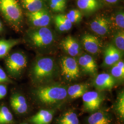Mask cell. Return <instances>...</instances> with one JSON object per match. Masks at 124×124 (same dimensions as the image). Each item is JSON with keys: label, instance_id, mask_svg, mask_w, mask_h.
<instances>
[{"label": "cell", "instance_id": "cell-26", "mask_svg": "<svg viewBox=\"0 0 124 124\" xmlns=\"http://www.w3.org/2000/svg\"><path fill=\"white\" fill-rule=\"evenodd\" d=\"M76 4L79 8L85 13H93L100 7L93 4L87 0H76Z\"/></svg>", "mask_w": 124, "mask_h": 124}, {"label": "cell", "instance_id": "cell-34", "mask_svg": "<svg viewBox=\"0 0 124 124\" xmlns=\"http://www.w3.org/2000/svg\"><path fill=\"white\" fill-rule=\"evenodd\" d=\"M87 0L89 2H90V3L93 4L95 5L96 6H98V7H100L101 6V4L99 0Z\"/></svg>", "mask_w": 124, "mask_h": 124}, {"label": "cell", "instance_id": "cell-27", "mask_svg": "<svg viewBox=\"0 0 124 124\" xmlns=\"http://www.w3.org/2000/svg\"><path fill=\"white\" fill-rule=\"evenodd\" d=\"M58 124H79L77 115L75 112L69 111L66 113L58 121Z\"/></svg>", "mask_w": 124, "mask_h": 124}, {"label": "cell", "instance_id": "cell-30", "mask_svg": "<svg viewBox=\"0 0 124 124\" xmlns=\"http://www.w3.org/2000/svg\"><path fill=\"white\" fill-rule=\"evenodd\" d=\"M50 7L53 12L56 13L63 12L66 8L58 3L55 0H50Z\"/></svg>", "mask_w": 124, "mask_h": 124}, {"label": "cell", "instance_id": "cell-22", "mask_svg": "<svg viewBox=\"0 0 124 124\" xmlns=\"http://www.w3.org/2000/svg\"><path fill=\"white\" fill-rule=\"evenodd\" d=\"M23 6L29 12H34L44 8L43 0H21Z\"/></svg>", "mask_w": 124, "mask_h": 124}, {"label": "cell", "instance_id": "cell-5", "mask_svg": "<svg viewBox=\"0 0 124 124\" xmlns=\"http://www.w3.org/2000/svg\"><path fill=\"white\" fill-rule=\"evenodd\" d=\"M5 62L9 75L13 77H17L27 66V59L24 53L18 52L7 56Z\"/></svg>", "mask_w": 124, "mask_h": 124}, {"label": "cell", "instance_id": "cell-20", "mask_svg": "<svg viewBox=\"0 0 124 124\" xmlns=\"http://www.w3.org/2000/svg\"><path fill=\"white\" fill-rule=\"evenodd\" d=\"M87 122L88 124H111V120L105 113L99 111L90 115Z\"/></svg>", "mask_w": 124, "mask_h": 124}, {"label": "cell", "instance_id": "cell-6", "mask_svg": "<svg viewBox=\"0 0 124 124\" xmlns=\"http://www.w3.org/2000/svg\"><path fill=\"white\" fill-rule=\"evenodd\" d=\"M61 74L67 80L73 81L80 75V68L77 60L74 57L64 56L60 60Z\"/></svg>", "mask_w": 124, "mask_h": 124}, {"label": "cell", "instance_id": "cell-19", "mask_svg": "<svg viewBox=\"0 0 124 124\" xmlns=\"http://www.w3.org/2000/svg\"><path fill=\"white\" fill-rule=\"evenodd\" d=\"M89 86L86 83L72 85L68 89L67 94L72 99L80 98L87 91Z\"/></svg>", "mask_w": 124, "mask_h": 124}, {"label": "cell", "instance_id": "cell-7", "mask_svg": "<svg viewBox=\"0 0 124 124\" xmlns=\"http://www.w3.org/2000/svg\"><path fill=\"white\" fill-rule=\"evenodd\" d=\"M27 17L30 24L36 28L47 27L51 21L50 14L45 8L34 12H28Z\"/></svg>", "mask_w": 124, "mask_h": 124}, {"label": "cell", "instance_id": "cell-38", "mask_svg": "<svg viewBox=\"0 0 124 124\" xmlns=\"http://www.w3.org/2000/svg\"></svg>", "mask_w": 124, "mask_h": 124}, {"label": "cell", "instance_id": "cell-18", "mask_svg": "<svg viewBox=\"0 0 124 124\" xmlns=\"http://www.w3.org/2000/svg\"><path fill=\"white\" fill-rule=\"evenodd\" d=\"M111 29L115 31L124 30V13L123 10L116 12L109 18Z\"/></svg>", "mask_w": 124, "mask_h": 124}, {"label": "cell", "instance_id": "cell-21", "mask_svg": "<svg viewBox=\"0 0 124 124\" xmlns=\"http://www.w3.org/2000/svg\"><path fill=\"white\" fill-rule=\"evenodd\" d=\"M20 43L19 39L0 40V58L6 57L11 50Z\"/></svg>", "mask_w": 124, "mask_h": 124}, {"label": "cell", "instance_id": "cell-37", "mask_svg": "<svg viewBox=\"0 0 124 124\" xmlns=\"http://www.w3.org/2000/svg\"><path fill=\"white\" fill-rule=\"evenodd\" d=\"M27 124V123H24V124Z\"/></svg>", "mask_w": 124, "mask_h": 124}, {"label": "cell", "instance_id": "cell-23", "mask_svg": "<svg viewBox=\"0 0 124 124\" xmlns=\"http://www.w3.org/2000/svg\"><path fill=\"white\" fill-rule=\"evenodd\" d=\"M110 75L116 80H124V62L123 60L121 59L111 66Z\"/></svg>", "mask_w": 124, "mask_h": 124}, {"label": "cell", "instance_id": "cell-16", "mask_svg": "<svg viewBox=\"0 0 124 124\" xmlns=\"http://www.w3.org/2000/svg\"><path fill=\"white\" fill-rule=\"evenodd\" d=\"M53 118L52 112L46 110H41L32 117L30 121L33 124H49Z\"/></svg>", "mask_w": 124, "mask_h": 124}, {"label": "cell", "instance_id": "cell-28", "mask_svg": "<svg viewBox=\"0 0 124 124\" xmlns=\"http://www.w3.org/2000/svg\"><path fill=\"white\" fill-rule=\"evenodd\" d=\"M67 18L73 24L80 22L82 18L81 11L78 9H73L65 14Z\"/></svg>", "mask_w": 124, "mask_h": 124}, {"label": "cell", "instance_id": "cell-29", "mask_svg": "<svg viewBox=\"0 0 124 124\" xmlns=\"http://www.w3.org/2000/svg\"><path fill=\"white\" fill-rule=\"evenodd\" d=\"M116 109L120 117L124 118V94L123 92L120 93L116 104Z\"/></svg>", "mask_w": 124, "mask_h": 124}, {"label": "cell", "instance_id": "cell-13", "mask_svg": "<svg viewBox=\"0 0 124 124\" xmlns=\"http://www.w3.org/2000/svg\"><path fill=\"white\" fill-rule=\"evenodd\" d=\"M61 46L63 50L72 57L79 56L81 52L80 43L71 36H68L62 40Z\"/></svg>", "mask_w": 124, "mask_h": 124}, {"label": "cell", "instance_id": "cell-24", "mask_svg": "<svg viewBox=\"0 0 124 124\" xmlns=\"http://www.w3.org/2000/svg\"><path fill=\"white\" fill-rule=\"evenodd\" d=\"M113 43L115 47L123 53L124 51V31L120 30L115 31L113 37Z\"/></svg>", "mask_w": 124, "mask_h": 124}, {"label": "cell", "instance_id": "cell-12", "mask_svg": "<svg viewBox=\"0 0 124 124\" xmlns=\"http://www.w3.org/2000/svg\"><path fill=\"white\" fill-rule=\"evenodd\" d=\"M79 66L85 73L95 75L98 71V65L94 58L92 55L83 54L80 55L77 60Z\"/></svg>", "mask_w": 124, "mask_h": 124}, {"label": "cell", "instance_id": "cell-33", "mask_svg": "<svg viewBox=\"0 0 124 124\" xmlns=\"http://www.w3.org/2000/svg\"><path fill=\"white\" fill-rule=\"evenodd\" d=\"M105 2L110 4H115L119 2L120 0H103Z\"/></svg>", "mask_w": 124, "mask_h": 124}, {"label": "cell", "instance_id": "cell-9", "mask_svg": "<svg viewBox=\"0 0 124 124\" xmlns=\"http://www.w3.org/2000/svg\"><path fill=\"white\" fill-rule=\"evenodd\" d=\"M81 43L85 50L94 55H98L102 50V44L96 36L91 34H85L81 37Z\"/></svg>", "mask_w": 124, "mask_h": 124}, {"label": "cell", "instance_id": "cell-14", "mask_svg": "<svg viewBox=\"0 0 124 124\" xmlns=\"http://www.w3.org/2000/svg\"><path fill=\"white\" fill-rule=\"evenodd\" d=\"M116 80L112 75L108 73H102L95 78L93 85L99 91L111 90L116 83Z\"/></svg>", "mask_w": 124, "mask_h": 124}, {"label": "cell", "instance_id": "cell-2", "mask_svg": "<svg viewBox=\"0 0 124 124\" xmlns=\"http://www.w3.org/2000/svg\"><path fill=\"white\" fill-rule=\"evenodd\" d=\"M36 96L45 104H53L65 99L67 96L66 88L59 85L41 86L36 91Z\"/></svg>", "mask_w": 124, "mask_h": 124}, {"label": "cell", "instance_id": "cell-31", "mask_svg": "<svg viewBox=\"0 0 124 124\" xmlns=\"http://www.w3.org/2000/svg\"><path fill=\"white\" fill-rule=\"evenodd\" d=\"M12 80L7 75L2 68L0 66V84L5 83H12Z\"/></svg>", "mask_w": 124, "mask_h": 124}, {"label": "cell", "instance_id": "cell-35", "mask_svg": "<svg viewBox=\"0 0 124 124\" xmlns=\"http://www.w3.org/2000/svg\"><path fill=\"white\" fill-rule=\"evenodd\" d=\"M56 1H57L58 3H59L62 6L66 8V0H55Z\"/></svg>", "mask_w": 124, "mask_h": 124}, {"label": "cell", "instance_id": "cell-3", "mask_svg": "<svg viewBox=\"0 0 124 124\" xmlns=\"http://www.w3.org/2000/svg\"><path fill=\"white\" fill-rule=\"evenodd\" d=\"M26 36L29 42L38 48L48 46L54 40L53 32L47 27H34L27 31Z\"/></svg>", "mask_w": 124, "mask_h": 124}, {"label": "cell", "instance_id": "cell-36", "mask_svg": "<svg viewBox=\"0 0 124 124\" xmlns=\"http://www.w3.org/2000/svg\"><path fill=\"white\" fill-rule=\"evenodd\" d=\"M3 24H2V23L1 22V21L0 20V33H1V32L3 31Z\"/></svg>", "mask_w": 124, "mask_h": 124}, {"label": "cell", "instance_id": "cell-17", "mask_svg": "<svg viewBox=\"0 0 124 124\" xmlns=\"http://www.w3.org/2000/svg\"><path fill=\"white\" fill-rule=\"evenodd\" d=\"M54 21L56 28L61 32L70 31L73 25V23L63 14H59L55 15L54 18Z\"/></svg>", "mask_w": 124, "mask_h": 124}, {"label": "cell", "instance_id": "cell-10", "mask_svg": "<svg viewBox=\"0 0 124 124\" xmlns=\"http://www.w3.org/2000/svg\"><path fill=\"white\" fill-rule=\"evenodd\" d=\"M82 97L85 110L90 112L98 109L102 101V96L97 92L87 91Z\"/></svg>", "mask_w": 124, "mask_h": 124}, {"label": "cell", "instance_id": "cell-8", "mask_svg": "<svg viewBox=\"0 0 124 124\" xmlns=\"http://www.w3.org/2000/svg\"><path fill=\"white\" fill-rule=\"evenodd\" d=\"M90 26L92 31L101 36H107L111 30L109 18L102 15L94 18L90 23Z\"/></svg>", "mask_w": 124, "mask_h": 124}, {"label": "cell", "instance_id": "cell-4", "mask_svg": "<svg viewBox=\"0 0 124 124\" xmlns=\"http://www.w3.org/2000/svg\"><path fill=\"white\" fill-rule=\"evenodd\" d=\"M54 69L55 63L53 58H40L35 62L32 68V78L36 82H43L53 76Z\"/></svg>", "mask_w": 124, "mask_h": 124}, {"label": "cell", "instance_id": "cell-11", "mask_svg": "<svg viewBox=\"0 0 124 124\" xmlns=\"http://www.w3.org/2000/svg\"><path fill=\"white\" fill-rule=\"evenodd\" d=\"M123 53L112 44L108 45L103 52V61L102 65L108 67L113 66L122 59Z\"/></svg>", "mask_w": 124, "mask_h": 124}, {"label": "cell", "instance_id": "cell-15", "mask_svg": "<svg viewBox=\"0 0 124 124\" xmlns=\"http://www.w3.org/2000/svg\"><path fill=\"white\" fill-rule=\"evenodd\" d=\"M10 104L13 110L17 114H24L28 110V104L25 98L18 93H15L11 97Z\"/></svg>", "mask_w": 124, "mask_h": 124}, {"label": "cell", "instance_id": "cell-1", "mask_svg": "<svg viewBox=\"0 0 124 124\" xmlns=\"http://www.w3.org/2000/svg\"><path fill=\"white\" fill-rule=\"evenodd\" d=\"M0 12L14 30H19L23 16L22 9L17 0H0Z\"/></svg>", "mask_w": 124, "mask_h": 124}, {"label": "cell", "instance_id": "cell-32", "mask_svg": "<svg viewBox=\"0 0 124 124\" xmlns=\"http://www.w3.org/2000/svg\"><path fill=\"white\" fill-rule=\"evenodd\" d=\"M7 93L6 85L0 84V100L4 98Z\"/></svg>", "mask_w": 124, "mask_h": 124}, {"label": "cell", "instance_id": "cell-25", "mask_svg": "<svg viewBox=\"0 0 124 124\" xmlns=\"http://www.w3.org/2000/svg\"><path fill=\"white\" fill-rule=\"evenodd\" d=\"M13 115L5 106L0 107V124H13Z\"/></svg>", "mask_w": 124, "mask_h": 124}]
</instances>
